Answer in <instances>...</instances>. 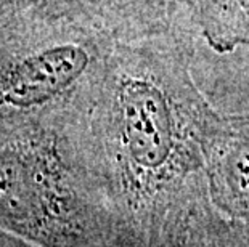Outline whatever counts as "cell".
I'll return each mask as SVG.
<instances>
[{
	"label": "cell",
	"instance_id": "6da1fadb",
	"mask_svg": "<svg viewBox=\"0 0 249 247\" xmlns=\"http://www.w3.org/2000/svg\"><path fill=\"white\" fill-rule=\"evenodd\" d=\"M82 215L53 136L37 119L0 122V228L26 244L53 243L84 231Z\"/></svg>",
	"mask_w": 249,
	"mask_h": 247
},
{
	"label": "cell",
	"instance_id": "7a4b0ae2",
	"mask_svg": "<svg viewBox=\"0 0 249 247\" xmlns=\"http://www.w3.org/2000/svg\"><path fill=\"white\" fill-rule=\"evenodd\" d=\"M47 35L34 7L0 21V122L37 119L92 71L86 42Z\"/></svg>",
	"mask_w": 249,
	"mask_h": 247
},
{
	"label": "cell",
	"instance_id": "3957f363",
	"mask_svg": "<svg viewBox=\"0 0 249 247\" xmlns=\"http://www.w3.org/2000/svg\"><path fill=\"white\" fill-rule=\"evenodd\" d=\"M127 154L143 169H158L169 159L174 133L171 113L161 90L151 82L130 79L118 92Z\"/></svg>",
	"mask_w": 249,
	"mask_h": 247
},
{
	"label": "cell",
	"instance_id": "277c9868",
	"mask_svg": "<svg viewBox=\"0 0 249 247\" xmlns=\"http://www.w3.org/2000/svg\"><path fill=\"white\" fill-rule=\"evenodd\" d=\"M231 177L235 178L236 190L249 196V151L236 157L231 169Z\"/></svg>",
	"mask_w": 249,
	"mask_h": 247
},
{
	"label": "cell",
	"instance_id": "5b68a950",
	"mask_svg": "<svg viewBox=\"0 0 249 247\" xmlns=\"http://www.w3.org/2000/svg\"><path fill=\"white\" fill-rule=\"evenodd\" d=\"M34 2L36 0H0V21L8 19L34 7Z\"/></svg>",
	"mask_w": 249,
	"mask_h": 247
},
{
	"label": "cell",
	"instance_id": "8992f818",
	"mask_svg": "<svg viewBox=\"0 0 249 247\" xmlns=\"http://www.w3.org/2000/svg\"><path fill=\"white\" fill-rule=\"evenodd\" d=\"M5 246H28L23 239H19L18 236L8 233L7 230L0 228V247Z\"/></svg>",
	"mask_w": 249,
	"mask_h": 247
},
{
	"label": "cell",
	"instance_id": "52a82bcc",
	"mask_svg": "<svg viewBox=\"0 0 249 247\" xmlns=\"http://www.w3.org/2000/svg\"><path fill=\"white\" fill-rule=\"evenodd\" d=\"M243 2H248L249 3V0H243Z\"/></svg>",
	"mask_w": 249,
	"mask_h": 247
}]
</instances>
